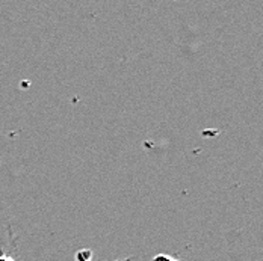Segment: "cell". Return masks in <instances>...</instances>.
I'll return each instance as SVG.
<instances>
[{"instance_id":"cell-1","label":"cell","mask_w":263,"mask_h":261,"mask_svg":"<svg viewBox=\"0 0 263 261\" xmlns=\"http://www.w3.org/2000/svg\"><path fill=\"white\" fill-rule=\"evenodd\" d=\"M155 261H176V260H173L171 257H166V255H159V257H156V260Z\"/></svg>"},{"instance_id":"cell-2","label":"cell","mask_w":263,"mask_h":261,"mask_svg":"<svg viewBox=\"0 0 263 261\" xmlns=\"http://www.w3.org/2000/svg\"><path fill=\"white\" fill-rule=\"evenodd\" d=\"M0 261H15L14 258L8 257V255H0Z\"/></svg>"}]
</instances>
